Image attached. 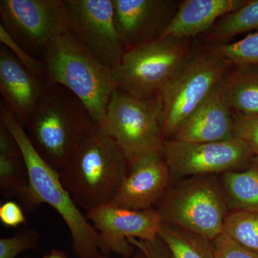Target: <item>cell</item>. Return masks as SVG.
Here are the masks:
<instances>
[{
  "label": "cell",
  "instance_id": "obj_1",
  "mask_svg": "<svg viewBox=\"0 0 258 258\" xmlns=\"http://www.w3.org/2000/svg\"><path fill=\"white\" fill-rule=\"evenodd\" d=\"M26 128L34 148L59 173L98 125L74 93L61 85L47 84Z\"/></svg>",
  "mask_w": 258,
  "mask_h": 258
},
{
  "label": "cell",
  "instance_id": "obj_2",
  "mask_svg": "<svg viewBox=\"0 0 258 258\" xmlns=\"http://www.w3.org/2000/svg\"><path fill=\"white\" fill-rule=\"evenodd\" d=\"M128 172L118 144L98 129L79 144L59 174L76 205L88 212L110 203Z\"/></svg>",
  "mask_w": 258,
  "mask_h": 258
},
{
  "label": "cell",
  "instance_id": "obj_3",
  "mask_svg": "<svg viewBox=\"0 0 258 258\" xmlns=\"http://www.w3.org/2000/svg\"><path fill=\"white\" fill-rule=\"evenodd\" d=\"M0 122L13 134L18 142L27 169L29 181L41 204L55 210L69 227L73 248L79 258H97L101 249L99 235L86 216L81 213L69 191L61 181L60 174L44 160L28 138L25 127L2 101Z\"/></svg>",
  "mask_w": 258,
  "mask_h": 258
},
{
  "label": "cell",
  "instance_id": "obj_4",
  "mask_svg": "<svg viewBox=\"0 0 258 258\" xmlns=\"http://www.w3.org/2000/svg\"><path fill=\"white\" fill-rule=\"evenodd\" d=\"M41 60L47 84L61 85L74 93L99 128L115 89L111 70L81 45L69 30L47 45Z\"/></svg>",
  "mask_w": 258,
  "mask_h": 258
},
{
  "label": "cell",
  "instance_id": "obj_5",
  "mask_svg": "<svg viewBox=\"0 0 258 258\" xmlns=\"http://www.w3.org/2000/svg\"><path fill=\"white\" fill-rule=\"evenodd\" d=\"M157 210L162 221L213 241L224 232L230 210L220 176H190L171 183Z\"/></svg>",
  "mask_w": 258,
  "mask_h": 258
},
{
  "label": "cell",
  "instance_id": "obj_6",
  "mask_svg": "<svg viewBox=\"0 0 258 258\" xmlns=\"http://www.w3.org/2000/svg\"><path fill=\"white\" fill-rule=\"evenodd\" d=\"M98 130L118 144L129 169L142 158L163 154L161 97L140 99L115 88Z\"/></svg>",
  "mask_w": 258,
  "mask_h": 258
},
{
  "label": "cell",
  "instance_id": "obj_7",
  "mask_svg": "<svg viewBox=\"0 0 258 258\" xmlns=\"http://www.w3.org/2000/svg\"><path fill=\"white\" fill-rule=\"evenodd\" d=\"M232 63L211 49L192 47L160 96L163 136L172 138L210 93L220 84Z\"/></svg>",
  "mask_w": 258,
  "mask_h": 258
},
{
  "label": "cell",
  "instance_id": "obj_8",
  "mask_svg": "<svg viewBox=\"0 0 258 258\" xmlns=\"http://www.w3.org/2000/svg\"><path fill=\"white\" fill-rule=\"evenodd\" d=\"M189 39H159L126 49L113 71L115 88L140 99L160 96L189 55Z\"/></svg>",
  "mask_w": 258,
  "mask_h": 258
},
{
  "label": "cell",
  "instance_id": "obj_9",
  "mask_svg": "<svg viewBox=\"0 0 258 258\" xmlns=\"http://www.w3.org/2000/svg\"><path fill=\"white\" fill-rule=\"evenodd\" d=\"M0 18L15 42L36 58L51 41L69 31L63 0H1Z\"/></svg>",
  "mask_w": 258,
  "mask_h": 258
},
{
  "label": "cell",
  "instance_id": "obj_10",
  "mask_svg": "<svg viewBox=\"0 0 258 258\" xmlns=\"http://www.w3.org/2000/svg\"><path fill=\"white\" fill-rule=\"evenodd\" d=\"M163 154L171 183L190 176L221 175L240 170L255 159L248 147L237 137L205 143L166 139Z\"/></svg>",
  "mask_w": 258,
  "mask_h": 258
},
{
  "label": "cell",
  "instance_id": "obj_11",
  "mask_svg": "<svg viewBox=\"0 0 258 258\" xmlns=\"http://www.w3.org/2000/svg\"><path fill=\"white\" fill-rule=\"evenodd\" d=\"M63 3L69 31L113 72L125 50L115 26L113 0H63Z\"/></svg>",
  "mask_w": 258,
  "mask_h": 258
},
{
  "label": "cell",
  "instance_id": "obj_12",
  "mask_svg": "<svg viewBox=\"0 0 258 258\" xmlns=\"http://www.w3.org/2000/svg\"><path fill=\"white\" fill-rule=\"evenodd\" d=\"M99 235L101 249L125 258L134 253L130 240L154 244L159 238L163 221L157 209L134 210L105 204L86 215Z\"/></svg>",
  "mask_w": 258,
  "mask_h": 258
},
{
  "label": "cell",
  "instance_id": "obj_13",
  "mask_svg": "<svg viewBox=\"0 0 258 258\" xmlns=\"http://www.w3.org/2000/svg\"><path fill=\"white\" fill-rule=\"evenodd\" d=\"M114 23L125 50L159 40L176 13L173 0H113Z\"/></svg>",
  "mask_w": 258,
  "mask_h": 258
},
{
  "label": "cell",
  "instance_id": "obj_14",
  "mask_svg": "<svg viewBox=\"0 0 258 258\" xmlns=\"http://www.w3.org/2000/svg\"><path fill=\"white\" fill-rule=\"evenodd\" d=\"M171 184L164 154L142 158L130 169L110 203L134 210L152 209Z\"/></svg>",
  "mask_w": 258,
  "mask_h": 258
},
{
  "label": "cell",
  "instance_id": "obj_15",
  "mask_svg": "<svg viewBox=\"0 0 258 258\" xmlns=\"http://www.w3.org/2000/svg\"><path fill=\"white\" fill-rule=\"evenodd\" d=\"M47 86L28 71L8 47H0V91L5 104L26 127Z\"/></svg>",
  "mask_w": 258,
  "mask_h": 258
},
{
  "label": "cell",
  "instance_id": "obj_16",
  "mask_svg": "<svg viewBox=\"0 0 258 258\" xmlns=\"http://www.w3.org/2000/svg\"><path fill=\"white\" fill-rule=\"evenodd\" d=\"M233 138V111L227 104L219 85L171 139L181 142L205 143Z\"/></svg>",
  "mask_w": 258,
  "mask_h": 258
},
{
  "label": "cell",
  "instance_id": "obj_17",
  "mask_svg": "<svg viewBox=\"0 0 258 258\" xmlns=\"http://www.w3.org/2000/svg\"><path fill=\"white\" fill-rule=\"evenodd\" d=\"M244 0H184L159 39H190L208 32L227 14L245 4Z\"/></svg>",
  "mask_w": 258,
  "mask_h": 258
},
{
  "label": "cell",
  "instance_id": "obj_18",
  "mask_svg": "<svg viewBox=\"0 0 258 258\" xmlns=\"http://www.w3.org/2000/svg\"><path fill=\"white\" fill-rule=\"evenodd\" d=\"M220 86L232 111L258 114V66L232 64Z\"/></svg>",
  "mask_w": 258,
  "mask_h": 258
},
{
  "label": "cell",
  "instance_id": "obj_19",
  "mask_svg": "<svg viewBox=\"0 0 258 258\" xmlns=\"http://www.w3.org/2000/svg\"><path fill=\"white\" fill-rule=\"evenodd\" d=\"M222 189L230 212H258V160L240 170L220 176Z\"/></svg>",
  "mask_w": 258,
  "mask_h": 258
},
{
  "label": "cell",
  "instance_id": "obj_20",
  "mask_svg": "<svg viewBox=\"0 0 258 258\" xmlns=\"http://www.w3.org/2000/svg\"><path fill=\"white\" fill-rule=\"evenodd\" d=\"M159 236L171 258H215L212 241L191 231L163 222Z\"/></svg>",
  "mask_w": 258,
  "mask_h": 258
},
{
  "label": "cell",
  "instance_id": "obj_21",
  "mask_svg": "<svg viewBox=\"0 0 258 258\" xmlns=\"http://www.w3.org/2000/svg\"><path fill=\"white\" fill-rule=\"evenodd\" d=\"M254 30H258V0L247 1L238 10L222 17L208 31L206 39L208 41H225Z\"/></svg>",
  "mask_w": 258,
  "mask_h": 258
},
{
  "label": "cell",
  "instance_id": "obj_22",
  "mask_svg": "<svg viewBox=\"0 0 258 258\" xmlns=\"http://www.w3.org/2000/svg\"><path fill=\"white\" fill-rule=\"evenodd\" d=\"M224 232L258 253V212H230L226 219Z\"/></svg>",
  "mask_w": 258,
  "mask_h": 258
},
{
  "label": "cell",
  "instance_id": "obj_23",
  "mask_svg": "<svg viewBox=\"0 0 258 258\" xmlns=\"http://www.w3.org/2000/svg\"><path fill=\"white\" fill-rule=\"evenodd\" d=\"M210 49L232 64L258 66V31L232 43H220Z\"/></svg>",
  "mask_w": 258,
  "mask_h": 258
},
{
  "label": "cell",
  "instance_id": "obj_24",
  "mask_svg": "<svg viewBox=\"0 0 258 258\" xmlns=\"http://www.w3.org/2000/svg\"><path fill=\"white\" fill-rule=\"evenodd\" d=\"M38 233L34 229H23L10 237L0 239V258H16L19 254L37 249L39 245Z\"/></svg>",
  "mask_w": 258,
  "mask_h": 258
},
{
  "label": "cell",
  "instance_id": "obj_25",
  "mask_svg": "<svg viewBox=\"0 0 258 258\" xmlns=\"http://www.w3.org/2000/svg\"><path fill=\"white\" fill-rule=\"evenodd\" d=\"M233 116L235 137L242 141L258 160V114H242L233 111Z\"/></svg>",
  "mask_w": 258,
  "mask_h": 258
},
{
  "label": "cell",
  "instance_id": "obj_26",
  "mask_svg": "<svg viewBox=\"0 0 258 258\" xmlns=\"http://www.w3.org/2000/svg\"><path fill=\"white\" fill-rule=\"evenodd\" d=\"M0 42L15 54L18 60L28 71L35 76L45 79V64L41 59L36 58L30 55L26 51L23 50L15 42L1 25H0Z\"/></svg>",
  "mask_w": 258,
  "mask_h": 258
},
{
  "label": "cell",
  "instance_id": "obj_27",
  "mask_svg": "<svg viewBox=\"0 0 258 258\" xmlns=\"http://www.w3.org/2000/svg\"><path fill=\"white\" fill-rule=\"evenodd\" d=\"M215 258H258L257 252L236 242L223 232L212 241Z\"/></svg>",
  "mask_w": 258,
  "mask_h": 258
},
{
  "label": "cell",
  "instance_id": "obj_28",
  "mask_svg": "<svg viewBox=\"0 0 258 258\" xmlns=\"http://www.w3.org/2000/svg\"><path fill=\"white\" fill-rule=\"evenodd\" d=\"M0 221L8 227H17L26 223V217L21 205L8 200L0 206Z\"/></svg>",
  "mask_w": 258,
  "mask_h": 258
},
{
  "label": "cell",
  "instance_id": "obj_29",
  "mask_svg": "<svg viewBox=\"0 0 258 258\" xmlns=\"http://www.w3.org/2000/svg\"><path fill=\"white\" fill-rule=\"evenodd\" d=\"M159 240V238L156 243L152 244L136 239L130 240L131 243L139 249V252L132 258H161Z\"/></svg>",
  "mask_w": 258,
  "mask_h": 258
},
{
  "label": "cell",
  "instance_id": "obj_30",
  "mask_svg": "<svg viewBox=\"0 0 258 258\" xmlns=\"http://www.w3.org/2000/svg\"><path fill=\"white\" fill-rule=\"evenodd\" d=\"M43 258H68L63 252L57 249H53L50 253L47 254Z\"/></svg>",
  "mask_w": 258,
  "mask_h": 258
},
{
  "label": "cell",
  "instance_id": "obj_31",
  "mask_svg": "<svg viewBox=\"0 0 258 258\" xmlns=\"http://www.w3.org/2000/svg\"><path fill=\"white\" fill-rule=\"evenodd\" d=\"M97 258H111V257H107V256H98V257Z\"/></svg>",
  "mask_w": 258,
  "mask_h": 258
}]
</instances>
